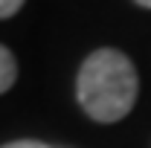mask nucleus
<instances>
[{"mask_svg":"<svg viewBox=\"0 0 151 148\" xmlns=\"http://www.w3.org/2000/svg\"><path fill=\"white\" fill-rule=\"evenodd\" d=\"M139 93L137 67L125 52L102 47L84 58L76 78V99L96 122H119L131 113Z\"/></svg>","mask_w":151,"mask_h":148,"instance_id":"f257e3e1","label":"nucleus"},{"mask_svg":"<svg viewBox=\"0 0 151 148\" xmlns=\"http://www.w3.org/2000/svg\"><path fill=\"white\" fill-rule=\"evenodd\" d=\"M20 6H23V0H0V18H12V15H18Z\"/></svg>","mask_w":151,"mask_h":148,"instance_id":"7ed1b4c3","label":"nucleus"},{"mask_svg":"<svg viewBox=\"0 0 151 148\" xmlns=\"http://www.w3.org/2000/svg\"><path fill=\"white\" fill-rule=\"evenodd\" d=\"M18 78V61L12 55V50H6L0 44V93H6Z\"/></svg>","mask_w":151,"mask_h":148,"instance_id":"f03ea898","label":"nucleus"},{"mask_svg":"<svg viewBox=\"0 0 151 148\" xmlns=\"http://www.w3.org/2000/svg\"><path fill=\"white\" fill-rule=\"evenodd\" d=\"M137 6H142V9H151V0H134Z\"/></svg>","mask_w":151,"mask_h":148,"instance_id":"39448f33","label":"nucleus"},{"mask_svg":"<svg viewBox=\"0 0 151 148\" xmlns=\"http://www.w3.org/2000/svg\"><path fill=\"white\" fill-rule=\"evenodd\" d=\"M0 148H50V145H44L38 139H15V142H6V145H0Z\"/></svg>","mask_w":151,"mask_h":148,"instance_id":"20e7f679","label":"nucleus"}]
</instances>
